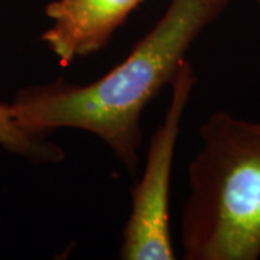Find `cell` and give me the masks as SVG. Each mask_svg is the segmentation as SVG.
Here are the masks:
<instances>
[{"label":"cell","mask_w":260,"mask_h":260,"mask_svg":"<svg viewBox=\"0 0 260 260\" xmlns=\"http://www.w3.org/2000/svg\"><path fill=\"white\" fill-rule=\"evenodd\" d=\"M19 126L10 104L0 103V146L37 164H56L65 158L64 149Z\"/></svg>","instance_id":"obj_5"},{"label":"cell","mask_w":260,"mask_h":260,"mask_svg":"<svg viewBox=\"0 0 260 260\" xmlns=\"http://www.w3.org/2000/svg\"><path fill=\"white\" fill-rule=\"evenodd\" d=\"M197 83L194 68L184 61L171 83V103L149 142L146 165L132 188V208L121 233L123 260H174L171 237L169 188L181 121Z\"/></svg>","instance_id":"obj_3"},{"label":"cell","mask_w":260,"mask_h":260,"mask_svg":"<svg viewBox=\"0 0 260 260\" xmlns=\"http://www.w3.org/2000/svg\"><path fill=\"white\" fill-rule=\"evenodd\" d=\"M145 0H52L45 13L52 25L41 41L62 67L107 47L116 30Z\"/></svg>","instance_id":"obj_4"},{"label":"cell","mask_w":260,"mask_h":260,"mask_svg":"<svg viewBox=\"0 0 260 260\" xmlns=\"http://www.w3.org/2000/svg\"><path fill=\"white\" fill-rule=\"evenodd\" d=\"M181 214L185 260L260 257V121L214 112L200 127Z\"/></svg>","instance_id":"obj_2"},{"label":"cell","mask_w":260,"mask_h":260,"mask_svg":"<svg viewBox=\"0 0 260 260\" xmlns=\"http://www.w3.org/2000/svg\"><path fill=\"white\" fill-rule=\"evenodd\" d=\"M256 2H257V3H259V5H260V0H256Z\"/></svg>","instance_id":"obj_6"},{"label":"cell","mask_w":260,"mask_h":260,"mask_svg":"<svg viewBox=\"0 0 260 260\" xmlns=\"http://www.w3.org/2000/svg\"><path fill=\"white\" fill-rule=\"evenodd\" d=\"M230 0H172L162 18L107 74L87 85L58 78L20 90L10 104L19 126L48 136L78 129L103 140L132 175L139 169L140 117L172 83L195 39Z\"/></svg>","instance_id":"obj_1"}]
</instances>
